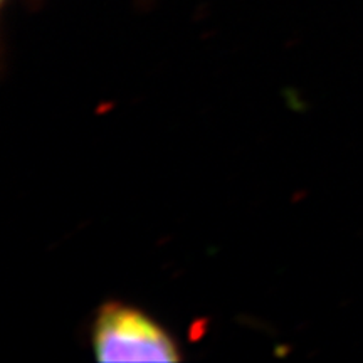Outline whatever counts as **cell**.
<instances>
[{
  "mask_svg": "<svg viewBox=\"0 0 363 363\" xmlns=\"http://www.w3.org/2000/svg\"><path fill=\"white\" fill-rule=\"evenodd\" d=\"M4 2H6V0H4Z\"/></svg>",
  "mask_w": 363,
  "mask_h": 363,
  "instance_id": "7a4b0ae2",
  "label": "cell"
},
{
  "mask_svg": "<svg viewBox=\"0 0 363 363\" xmlns=\"http://www.w3.org/2000/svg\"><path fill=\"white\" fill-rule=\"evenodd\" d=\"M98 362H180L174 337L147 313L120 301L104 303L91 330Z\"/></svg>",
  "mask_w": 363,
  "mask_h": 363,
  "instance_id": "6da1fadb",
  "label": "cell"
}]
</instances>
